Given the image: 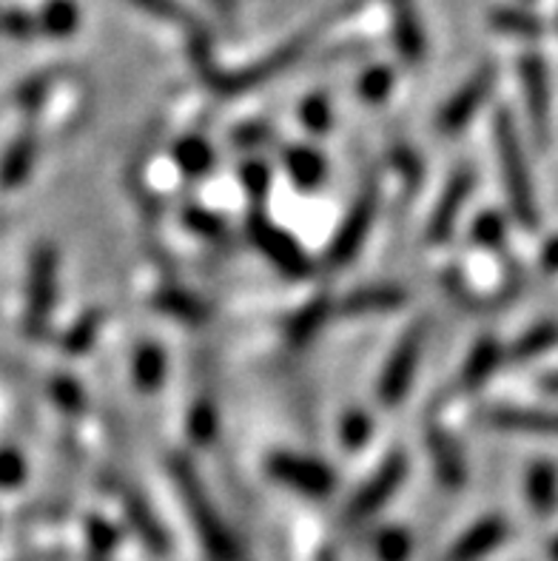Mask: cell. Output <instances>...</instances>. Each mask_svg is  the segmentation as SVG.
<instances>
[{
	"label": "cell",
	"mask_w": 558,
	"mask_h": 561,
	"mask_svg": "<svg viewBox=\"0 0 558 561\" xmlns=\"http://www.w3.org/2000/svg\"><path fill=\"white\" fill-rule=\"evenodd\" d=\"M519 75H522L524 106H527L533 137L538 146H547L550 140V75H547L545 60L538 55H524Z\"/></svg>",
	"instance_id": "cell-6"
},
{
	"label": "cell",
	"mask_w": 558,
	"mask_h": 561,
	"mask_svg": "<svg viewBox=\"0 0 558 561\" xmlns=\"http://www.w3.org/2000/svg\"><path fill=\"white\" fill-rule=\"evenodd\" d=\"M360 7V0H348L345 7H340L337 12L331 14V18H322V23H317V26H311L308 32H303V35H297L294 41H288L285 46H280L276 51H271L265 60H260V64H254L251 69L240 71V75H219L217 83L226 89V92H246V89H254L257 83H262V80H271L276 78L280 71L291 69V66L297 64L299 57L308 51V46H311V41H317V35L322 32V28L328 26V21H333V18H340V14H348L354 12V9Z\"/></svg>",
	"instance_id": "cell-2"
},
{
	"label": "cell",
	"mask_w": 558,
	"mask_h": 561,
	"mask_svg": "<svg viewBox=\"0 0 558 561\" xmlns=\"http://www.w3.org/2000/svg\"><path fill=\"white\" fill-rule=\"evenodd\" d=\"M342 436H345L348 445H360V442L368 436V422L362 420V416H356V413H351V420L345 422V431H342Z\"/></svg>",
	"instance_id": "cell-30"
},
{
	"label": "cell",
	"mask_w": 558,
	"mask_h": 561,
	"mask_svg": "<svg viewBox=\"0 0 558 561\" xmlns=\"http://www.w3.org/2000/svg\"><path fill=\"white\" fill-rule=\"evenodd\" d=\"M271 477H276L280 482L297 488V491L308 493V496H326L333 491V477L331 470L322 468L314 459H303V456L291 454H276L269 462Z\"/></svg>",
	"instance_id": "cell-9"
},
{
	"label": "cell",
	"mask_w": 558,
	"mask_h": 561,
	"mask_svg": "<svg viewBox=\"0 0 558 561\" xmlns=\"http://www.w3.org/2000/svg\"><path fill=\"white\" fill-rule=\"evenodd\" d=\"M303 121L314 128H326L328 126V103L322 98H314L311 103H305L303 108Z\"/></svg>",
	"instance_id": "cell-29"
},
{
	"label": "cell",
	"mask_w": 558,
	"mask_h": 561,
	"mask_svg": "<svg viewBox=\"0 0 558 561\" xmlns=\"http://www.w3.org/2000/svg\"><path fill=\"white\" fill-rule=\"evenodd\" d=\"M553 345H558V322H542V325L531 328V331L516 342L513 356H516V359H531V356L536 354H545Z\"/></svg>",
	"instance_id": "cell-23"
},
{
	"label": "cell",
	"mask_w": 558,
	"mask_h": 561,
	"mask_svg": "<svg viewBox=\"0 0 558 561\" xmlns=\"http://www.w3.org/2000/svg\"><path fill=\"white\" fill-rule=\"evenodd\" d=\"M78 7L71 0H52L49 7L43 9L41 14V26L49 32V35H69L78 26Z\"/></svg>",
	"instance_id": "cell-22"
},
{
	"label": "cell",
	"mask_w": 558,
	"mask_h": 561,
	"mask_svg": "<svg viewBox=\"0 0 558 561\" xmlns=\"http://www.w3.org/2000/svg\"><path fill=\"white\" fill-rule=\"evenodd\" d=\"M205 3H212L214 9H219V12H226V14L237 12V0H205Z\"/></svg>",
	"instance_id": "cell-32"
},
{
	"label": "cell",
	"mask_w": 558,
	"mask_h": 561,
	"mask_svg": "<svg viewBox=\"0 0 558 561\" xmlns=\"http://www.w3.org/2000/svg\"><path fill=\"white\" fill-rule=\"evenodd\" d=\"M493 140H496V154H499V169H502L504 192H508V203L519 226L527 231H536L542 222L538 214V199L536 188H533L531 169H527V157H524L522 140L516 135V126L510 121L508 112L496 114L493 123Z\"/></svg>",
	"instance_id": "cell-1"
},
{
	"label": "cell",
	"mask_w": 558,
	"mask_h": 561,
	"mask_svg": "<svg viewBox=\"0 0 558 561\" xmlns=\"http://www.w3.org/2000/svg\"><path fill=\"white\" fill-rule=\"evenodd\" d=\"M424 340H428V322H417L405 331V336L399 340L396 351L390 354L388 365L382 370L379 379V397L382 402H399L405 397V391L410 388V379H413V370H417V363L422 359Z\"/></svg>",
	"instance_id": "cell-3"
},
{
	"label": "cell",
	"mask_w": 558,
	"mask_h": 561,
	"mask_svg": "<svg viewBox=\"0 0 558 561\" xmlns=\"http://www.w3.org/2000/svg\"><path fill=\"white\" fill-rule=\"evenodd\" d=\"M260 240H262V249L269 251L276 263L283 265V268H288L291 274H305L303 268H308V260H305L303 251H299L288 237L280 234V231H271V228H262Z\"/></svg>",
	"instance_id": "cell-19"
},
{
	"label": "cell",
	"mask_w": 558,
	"mask_h": 561,
	"mask_svg": "<svg viewBox=\"0 0 558 561\" xmlns=\"http://www.w3.org/2000/svg\"><path fill=\"white\" fill-rule=\"evenodd\" d=\"M408 550H410L408 536L399 534V530H390V534H385L379 539L382 561H405L408 559Z\"/></svg>",
	"instance_id": "cell-26"
},
{
	"label": "cell",
	"mask_w": 558,
	"mask_h": 561,
	"mask_svg": "<svg viewBox=\"0 0 558 561\" xmlns=\"http://www.w3.org/2000/svg\"><path fill=\"white\" fill-rule=\"evenodd\" d=\"M542 388H545L547 393H558V374H547V377H542Z\"/></svg>",
	"instance_id": "cell-33"
},
{
	"label": "cell",
	"mask_w": 558,
	"mask_h": 561,
	"mask_svg": "<svg viewBox=\"0 0 558 561\" xmlns=\"http://www.w3.org/2000/svg\"><path fill=\"white\" fill-rule=\"evenodd\" d=\"M132 3H135L137 9H143V12L155 14V18H163V21L183 28L191 41V55L205 64V57L212 51V37H208L203 23H200L183 3H178V0H132Z\"/></svg>",
	"instance_id": "cell-12"
},
{
	"label": "cell",
	"mask_w": 558,
	"mask_h": 561,
	"mask_svg": "<svg viewBox=\"0 0 558 561\" xmlns=\"http://www.w3.org/2000/svg\"><path fill=\"white\" fill-rule=\"evenodd\" d=\"M542 268H545L547 274H556L558 271V237L547 242L545 254H542Z\"/></svg>",
	"instance_id": "cell-31"
},
{
	"label": "cell",
	"mask_w": 558,
	"mask_h": 561,
	"mask_svg": "<svg viewBox=\"0 0 558 561\" xmlns=\"http://www.w3.org/2000/svg\"><path fill=\"white\" fill-rule=\"evenodd\" d=\"M180 493H183L191 519L197 525V534L205 541V548L212 550V556H217L219 561H234V545L228 539V530L219 522L217 511H212V502L205 499L203 488L189 470H180Z\"/></svg>",
	"instance_id": "cell-5"
},
{
	"label": "cell",
	"mask_w": 558,
	"mask_h": 561,
	"mask_svg": "<svg viewBox=\"0 0 558 561\" xmlns=\"http://www.w3.org/2000/svg\"><path fill=\"white\" fill-rule=\"evenodd\" d=\"M23 479V462L18 454H0V484L14 488Z\"/></svg>",
	"instance_id": "cell-28"
},
{
	"label": "cell",
	"mask_w": 558,
	"mask_h": 561,
	"mask_svg": "<svg viewBox=\"0 0 558 561\" xmlns=\"http://www.w3.org/2000/svg\"><path fill=\"white\" fill-rule=\"evenodd\" d=\"M488 422L496 431L522 436H553L558 439V413L556 411H531V408H493Z\"/></svg>",
	"instance_id": "cell-11"
},
{
	"label": "cell",
	"mask_w": 558,
	"mask_h": 561,
	"mask_svg": "<svg viewBox=\"0 0 558 561\" xmlns=\"http://www.w3.org/2000/svg\"><path fill=\"white\" fill-rule=\"evenodd\" d=\"M374 211H376V194L365 192L360 199H356L354 211L348 214V220L342 222L340 234L333 237V249H331V260L337 265L348 263L351 256L360 251L362 240L368 234V226L374 222Z\"/></svg>",
	"instance_id": "cell-13"
},
{
	"label": "cell",
	"mask_w": 558,
	"mask_h": 561,
	"mask_svg": "<svg viewBox=\"0 0 558 561\" xmlns=\"http://www.w3.org/2000/svg\"><path fill=\"white\" fill-rule=\"evenodd\" d=\"M493 26L504 35L516 37H538L545 32V23L524 9H499V12H493Z\"/></svg>",
	"instance_id": "cell-20"
},
{
	"label": "cell",
	"mask_w": 558,
	"mask_h": 561,
	"mask_svg": "<svg viewBox=\"0 0 558 561\" xmlns=\"http://www.w3.org/2000/svg\"><path fill=\"white\" fill-rule=\"evenodd\" d=\"M57 294V254L43 245L32 260V274H29V299H26V331L29 334H43L49 325V313L55 306Z\"/></svg>",
	"instance_id": "cell-4"
},
{
	"label": "cell",
	"mask_w": 558,
	"mask_h": 561,
	"mask_svg": "<svg viewBox=\"0 0 558 561\" xmlns=\"http://www.w3.org/2000/svg\"><path fill=\"white\" fill-rule=\"evenodd\" d=\"M527 502L536 513L547 516L558 507V468L550 462H536L527 470Z\"/></svg>",
	"instance_id": "cell-16"
},
{
	"label": "cell",
	"mask_w": 558,
	"mask_h": 561,
	"mask_svg": "<svg viewBox=\"0 0 558 561\" xmlns=\"http://www.w3.org/2000/svg\"><path fill=\"white\" fill-rule=\"evenodd\" d=\"M390 89V71L388 69H371L362 80V94L371 100H379Z\"/></svg>",
	"instance_id": "cell-27"
},
{
	"label": "cell",
	"mask_w": 558,
	"mask_h": 561,
	"mask_svg": "<svg viewBox=\"0 0 558 561\" xmlns=\"http://www.w3.org/2000/svg\"><path fill=\"white\" fill-rule=\"evenodd\" d=\"M496 365H499V348H496L490 340H485L479 348L470 354V363L462 370V382H465L467 388H479V385L493 374Z\"/></svg>",
	"instance_id": "cell-21"
},
{
	"label": "cell",
	"mask_w": 558,
	"mask_h": 561,
	"mask_svg": "<svg viewBox=\"0 0 558 561\" xmlns=\"http://www.w3.org/2000/svg\"><path fill=\"white\" fill-rule=\"evenodd\" d=\"M470 194H474V171L470 169L456 171V174L451 178V183H447L442 199H439L436 211H433L431 217V231H428L431 240L439 242L451 237V231L456 228V222H459V214L462 208H465L467 199H470Z\"/></svg>",
	"instance_id": "cell-10"
},
{
	"label": "cell",
	"mask_w": 558,
	"mask_h": 561,
	"mask_svg": "<svg viewBox=\"0 0 558 561\" xmlns=\"http://www.w3.org/2000/svg\"><path fill=\"white\" fill-rule=\"evenodd\" d=\"M35 157H37L35 135L18 137L12 149L7 151V160H3V165H0V185H7V188L21 185L23 180H26L29 169L35 165Z\"/></svg>",
	"instance_id": "cell-17"
},
{
	"label": "cell",
	"mask_w": 558,
	"mask_h": 561,
	"mask_svg": "<svg viewBox=\"0 0 558 561\" xmlns=\"http://www.w3.org/2000/svg\"><path fill=\"white\" fill-rule=\"evenodd\" d=\"M493 80H496V69L490 64L485 66V69L476 71L474 78L467 80L459 92L447 100V106L442 108V114H439V128H442L445 135H456L459 128H465L467 123L474 121V114L479 112V106L485 103L490 89H493Z\"/></svg>",
	"instance_id": "cell-8"
},
{
	"label": "cell",
	"mask_w": 558,
	"mask_h": 561,
	"mask_svg": "<svg viewBox=\"0 0 558 561\" xmlns=\"http://www.w3.org/2000/svg\"><path fill=\"white\" fill-rule=\"evenodd\" d=\"M550 559H553V561H558V539L553 541V548H550Z\"/></svg>",
	"instance_id": "cell-34"
},
{
	"label": "cell",
	"mask_w": 558,
	"mask_h": 561,
	"mask_svg": "<svg viewBox=\"0 0 558 561\" xmlns=\"http://www.w3.org/2000/svg\"><path fill=\"white\" fill-rule=\"evenodd\" d=\"M405 302V291L399 288H362L354 291L342 302L345 313H376V311H394Z\"/></svg>",
	"instance_id": "cell-18"
},
{
	"label": "cell",
	"mask_w": 558,
	"mask_h": 561,
	"mask_svg": "<svg viewBox=\"0 0 558 561\" xmlns=\"http://www.w3.org/2000/svg\"><path fill=\"white\" fill-rule=\"evenodd\" d=\"M390 14H394V37L396 49L405 60L417 64L424 55V32H422V18L417 12L413 0H388Z\"/></svg>",
	"instance_id": "cell-14"
},
{
	"label": "cell",
	"mask_w": 558,
	"mask_h": 561,
	"mask_svg": "<svg viewBox=\"0 0 558 561\" xmlns=\"http://www.w3.org/2000/svg\"><path fill=\"white\" fill-rule=\"evenodd\" d=\"M163 356L160 351L146 345V348L137 354V363H135V374H137V382L140 388H157V382L163 379Z\"/></svg>",
	"instance_id": "cell-24"
},
{
	"label": "cell",
	"mask_w": 558,
	"mask_h": 561,
	"mask_svg": "<svg viewBox=\"0 0 558 561\" xmlns=\"http://www.w3.org/2000/svg\"><path fill=\"white\" fill-rule=\"evenodd\" d=\"M291 169L303 183H319V178H322V160L311 151H294L291 154Z\"/></svg>",
	"instance_id": "cell-25"
},
{
	"label": "cell",
	"mask_w": 558,
	"mask_h": 561,
	"mask_svg": "<svg viewBox=\"0 0 558 561\" xmlns=\"http://www.w3.org/2000/svg\"><path fill=\"white\" fill-rule=\"evenodd\" d=\"M405 473H408V465H405L402 456H390L388 462L376 470V477L368 484H362L360 493L351 499V505L345 511L348 525H360V522H365L388 505V499L399 491Z\"/></svg>",
	"instance_id": "cell-7"
},
{
	"label": "cell",
	"mask_w": 558,
	"mask_h": 561,
	"mask_svg": "<svg viewBox=\"0 0 558 561\" xmlns=\"http://www.w3.org/2000/svg\"><path fill=\"white\" fill-rule=\"evenodd\" d=\"M508 536V525L502 519H481L479 525L470 527L456 545L451 548L445 561H479L493 553Z\"/></svg>",
	"instance_id": "cell-15"
}]
</instances>
